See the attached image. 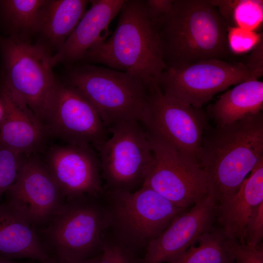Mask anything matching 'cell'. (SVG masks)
Listing matches in <instances>:
<instances>
[{
	"instance_id": "1",
	"label": "cell",
	"mask_w": 263,
	"mask_h": 263,
	"mask_svg": "<svg viewBox=\"0 0 263 263\" xmlns=\"http://www.w3.org/2000/svg\"><path fill=\"white\" fill-rule=\"evenodd\" d=\"M263 157V113L205 130L197 158L216 204L235 193Z\"/></svg>"
},
{
	"instance_id": "2",
	"label": "cell",
	"mask_w": 263,
	"mask_h": 263,
	"mask_svg": "<svg viewBox=\"0 0 263 263\" xmlns=\"http://www.w3.org/2000/svg\"><path fill=\"white\" fill-rule=\"evenodd\" d=\"M227 24L209 0H174L158 30L167 69L230 56Z\"/></svg>"
},
{
	"instance_id": "3",
	"label": "cell",
	"mask_w": 263,
	"mask_h": 263,
	"mask_svg": "<svg viewBox=\"0 0 263 263\" xmlns=\"http://www.w3.org/2000/svg\"><path fill=\"white\" fill-rule=\"evenodd\" d=\"M112 35L91 48L82 61L132 74L151 88L167 68L157 30L148 17L144 0H125Z\"/></svg>"
},
{
	"instance_id": "4",
	"label": "cell",
	"mask_w": 263,
	"mask_h": 263,
	"mask_svg": "<svg viewBox=\"0 0 263 263\" xmlns=\"http://www.w3.org/2000/svg\"><path fill=\"white\" fill-rule=\"evenodd\" d=\"M102 197L85 196L65 200L51 219L37 229L52 258L79 260L100 252L110 219Z\"/></svg>"
},
{
	"instance_id": "5",
	"label": "cell",
	"mask_w": 263,
	"mask_h": 263,
	"mask_svg": "<svg viewBox=\"0 0 263 263\" xmlns=\"http://www.w3.org/2000/svg\"><path fill=\"white\" fill-rule=\"evenodd\" d=\"M67 83L92 104L107 130L123 122L144 119L150 88L132 74L85 64L69 72Z\"/></svg>"
},
{
	"instance_id": "6",
	"label": "cell",
	"mask_w": 263,
	"mask_h": 263,
	"mask_svg": "<svg viewBox=\"0 0 263 263\" xmlns=\"http://www.w3.org/2000/svg\"><path fill=\"white\" fill-rule=\"evenodd\" d=\"M0 83L43 124L58 83L53 72L52 56L43 45L0 34Z\"/></svg>"
},
{
	"instance_id": "7",
	"label": "cell",
	"mask_w": 263,
	"mask_h": 263,
	"mask_svg": "<svg viewBox=\"0 0 263 263\" xmlns=\"http://www.w3.org/2000/svg\"><path fill=\"white\" fill-rule=\"evenodd\" d=\"M113 236L137 254L186 210L151 188L105 191L104 196Z\"/></svg>"
},
{
	"instance_id": "8",
	"label": "cell",
	"mask_w": 263,
	"mask_h": 263,
	"mask_svg": "<svg viewBox=\"0 0 263 263\" xmlns=\"http://www.w3.org/2000/svg\"><path fill=\"white\" fill-rule=\"evenodd\" d=\"M146 132L152 156L142 186L186 209L207 196L208 179L198 159Z\"/></svg>"
},
{
	"instance_id": "9",
	"label": "cell",
	"mask_w": 263,
	"mask_h": 263,
	"mask_svg": "<svg viewBox=\"0 0 263 263\" xmlns=\"http://www.w3.org/2000/svg\"><path fill=\"white\" fill-rule=\"evenodd\" d=\"M139 123L129 120L108 130L112 135L98 151L105 191H133L143 185L152 152L147 133Z\"/></svg>"
},
{
	"instance_id": "10",
	"label": "cell",
	"mask_w": 263,
	"mask_h": 263,
	"mask_svg": "<svg viewBox=\"0 0 263 263\" xmlns=\"http://www.w3.org/2000/svg\"><path fill=\"white\" fill-rule=\"evenodd\" d=\"M252 78L258 79L244 63L210 59L167 69L158 86L164 94L202 109L216 94Z\"/></svg>"
},
{
	"instance_id": "11",
	"label": "cell",
	"mask_w": 263,
	"mask_h": 263,
	"mask_svg": "<svg viewBox=\"0 0 263 263\" xmlns=\"http://www.w3.org/2000/svg\"><path fill=\"white\" fill-rule=\"evenodd\" d=\"M141 123L147 133L197 158L204 133L209 125L202 109L164 94L158 86L150 88L147 109Z\"/></svg>"
},
{
	"instance_id": "12",
	"label": "cell",
	"mask_w": 263,
	"mask_h": 263,
	"mask_svg": "<svg viewBox=\"0 0 263 263\" xmlns=\"http://www.w3.org/2000/svg\"><path fill=\"white\" fill-rule=\"evenodd\" d=\"M47 132L69 144L93 147L98 151L107 129L92 104L69 84L57 83L43 121Z\"/></svg>"
},
{
	"instance_id": "13",
	"label": "cell",
	"mask_w": 263,
	"mask_h": 263,
	"mask_svg": "<svg viewBox=\"0 0 263 263\" xmlns=\"http://www.w3.org/2000/svg\"><path fill=\"white\" fill-rule=\"evenodd\" d=\"M6 201L37 229L44 225L65 201L46 164L26 155L17 180L7 190Z\"/></svg>"
},
{
	"instance_id": "14",
	"label": "cell",
	"mask_w": 263,
	"mask_h": 263,
	"mask_svg": "<svg viewBox=\"0 0 263 263\" xmlns=\"http://www.w3.org/2000/svg\"><path fill=\"white\" fill-rule=\"evenodd\" d=\"M45 163L65 200L104 196L99 160L91 147L68 144L54 147Z\"/></svg>"
},
{
	"instance_id": "15",
	"label": "cell",
	"mask_w": 263,
	"mask_h": 263,
	"mask_svg": "<svg viewBox=\"0 0 263 263\" xmlns=\"http://www.w3.org/2000/svg\"><path fill=\"white\" fill-rule=\"evenodd\" d=\"M216 204L208 194L183 212L147 245L140 263H170L214 225Z\"/></svg>"
},
{
	"instance_id": "16",
	"label": "cell",
	"mask_w": 263,
	"mask_h": 263,
	"mask_svg": "<svg viewBox=\"0 0 263 263\" xmlns=\"http://www.w3.org/2000/svg\"><path fill=\"white\" fill-rule=\"evenodd\" d=\"M0 147L30 155L44 146L47 130L28 107L0 83Z\"/></svg>"
},
{
	"instance_id": "17",
	"label": "cell",
	"mask_w": 263,
	"mask_h": 263,
	"mask_svg": "<svg viewBox=\"0 0 263 263\" xmlns=\"http://www.w3.org/2000/svg\"><path fill=\"white\" fill-rule=\"evenodd\" d=\"M125 0H91L76 26L63 44L52 56L53 66L60 63L81 61L86 52L105 40L111 22L119 13Z\"/></svg>"
},
{
	"instance_id": "18",
	"label": "cell",
	"mask_w": 263,
	"mask_h": 263,
	"mask_svg": "<svg viewBox=\"0 0 263 263\" xmlns=\"http://www.w3.org/2000/svg\"><path fill=\"white\" fill-rule=\"evenodd\" d=\"M0 255L52 263L37 228L7 201L0 203Z\"/></svg>"
},
{
	"instance_id": "19",
	"label": "cell",
	"mask_w": 263,
	"mask_h": 263,
	"mask_svg": "<svg viewBox=\"0 0 263 263\" xmlns=\"http://www.w3.org/2000/svg\"><path fill=\"white\" fill-rule=\"evenodd\" d=\"M263 202V157L233 194L216 204V222L230 238L245 244L244 231L254 209Z\"/></svg>"
},
{
	"instance_id": "20",
	"label": "cell",
	"mask_w": 263,
	"mask_h": 263,
	"mask_svg": "<svg viewBox=\"0 0 263 263\" xmlns=\"http://www.w3.org/2000/svg\"><path fill=\"white\" fill-rule=\"evenodd\" d=\"M263 82L250 78L223 93L209 108L216 127L235 122L263 112Z\"/></svg>"
},
{
	"instance_id": "21",
	"label": "cell",
	"mask_w": 263,
	"mask_h": 263,
	"mask_svg": "<svg viewBox=\"0 0 263 263\" xmlns=\"http://www.w3.org/2000/svg\"><path fill=\"white\" fill-rule=\"evenodd\" d=\"M90 1L46 0L41 10L37 32L40 33L58 50L76 26Z\"/></svg>"
},
{
	"instance_id": "22",
	"label": "cell",
	"mask_w": 263,
	"mask_h": 263,
	"mask_svg": "<svg viewBox=\"0 0 263 263\" xmlns=\"http://www.w3.org/2000/svg\"><path fill=\"white\" fill-rule=\"evenodd\" d=\"M232 239L220 227L212 229L196 240L180 257L170 263H234Z\"/></svg>"
},
{
	"instance_id": "23",
	"label": "cell",
	"mask_w": 263,
	"mask_h": 263,
	"mask_svg": "<svg viewBox=\"0 0 263 263\" xmlns=\"http://www.w3.org/2000/svg\"><path fill=\"white\" fill-rule=\"evenodd\" d=\"M46 0H0V17L17 36L18 33L37 32L41 10Z\"/></svg>"
},
{
	"instance_id": "24",
	"label": "cell",
	"mask_w": 263,
	"mask_h": 263,
	"mask_svg": "<svg viewBox=\"0 0 263 263\" xmlns=\"http://www.w3.org/2000/svg\"><path fill=\"white\" fill-rule=\"evenodd\" d=\"M209 0L229 26L255 31L262 24V0Z\"/></svg>"
},
{
	"instance_id": "25",
	"label": "cell",
	"mask_w": 263,
	"mask_h": 263,
	"mask_svg": "<svg viewBox=\"0 0 263 263\" xmlns=\"http://www.w3.org/2000/svg\"><path fill=\"white\" fill-rule=\"evenodd\" d=\"M26 155L0 147V201L17 180Z\"/></svg>"
},
{
	"instance_id": "26",
	"label": "cell",
	"mask_w": 263,
	"mask_h": 263,
	"mask_svg": "<svg viewBox=\"0 0 263 263\" xmlns=\"http://www.w3.org/2000/svg\"><path fill=\"white\" fill-rule=\"evenodd\" d=\"M140 260L136 253L114 237L108 239L103 234L97 263H140Z\"/></svg>"
},
{
	"instance_id": "27",
	"label": "cell",
	"mask_w": 263,
	"mask_h": 263,
	"mask_svg": "<svg viewBox=\"0 0 263 263\" xmlns=\"http://www.w3.org/2000/svg\"><path fill=\"white\" fill-rule=\"evenodd\" d=\"M227 37L230 52L242 54L252 50L263 38V34L255 31L228 26Z\"/></svg>"
},
{
	"instance_id": "28",
	"label": "cell",
	"mask_w": 263,
	"mask_h": 263,
	"mask_svg": "<svg viewBox=\"0 0 263 263\" xmlns=\"http://www.w3.org/2000/svg\"><path fill=\"white\" fill-rule=\"evenodd\" d=\"M263 238V202L258 205L252 212L244 231V244L256 246Z\"/></svg>"
},
{
	"instance_id": "29",
	"label": "cell",
	"mask_w": 263,
	"mask_h": 263,
	"mask_svg": "<svg viewBox=\"0 0 263 263\" xmlns=\"http://www.w3.org/2000/svg\"><path fill=\"white\" fill-rule=\"evenodd\" d=\"M231 246L234 263H263L262 244L252 246L232 240Z\"/></svg>"
},
{
	"instance_id": "30",
	"label": "cell",
	"mask_w": 263,
	"mask_h": 263,
	"mask_svg": "<svg viewBox=\"0 0 263 263\" xmlns=\"http://www.w3.org/2000/svg\"><path fill=\"white\" fill-rule=\"evenodd\" d=\"M174 0H144L149 19L157 30L170 11Z\"/></svg>"
},
{
	"instance_id": "31",
	"label": "cell",
	"mask_w": 263,
	"mask_h": 263,
	"mask_svg": "<svg viewBox=\"0 0 263 263\" xmlns=\"http://www.w3.org/2000/svg\"><path fill=\"white\" fill-rule=\"evenodd\" d=\"M248 69L257 78L263 75V38L252 49L244 63Z\"/></svg>"
},
{
	"instance_id": "32",
	"label": "cell",
	"mask_w": 263,
	"mask_h": 263,
	"mask_svg": "<svg viewBox=\"0 0 263 263\" xmlns=\"http://www.w3.org/2000/svg\"><path fill=\"white\" fill-rule=\"evenodd\" d=\"M98 254L91 258L79 260H63L53 258L52 263H97Z\"/></svg>"
},
{
	"instance_id": "33",
	"label": "cell",
	"mask_w": 263,
	"mask_h": 263,
	"mask_svg": "<svg viewBox=\"0 0 263 263\" xmlns=\"http://www.w3.org/2000/svg\"><path fill=\"white\" fill-rule=\"evenodd\" d=\"M0 263H33L30 262H18L0 255Z\"/></svg>"
}]
</instances>
